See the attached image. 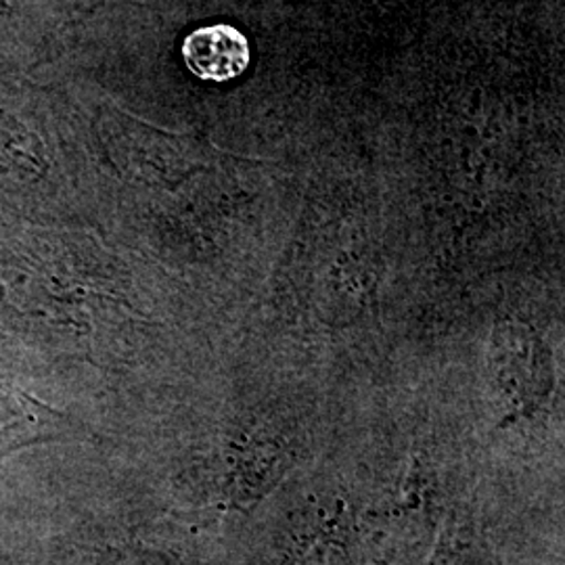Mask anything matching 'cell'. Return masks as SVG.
Wrapping results in <instances>:
<instances>
[{"instance_id": "6da1fadb", "label": "cell", "mask_w": 565, "mask_h": 565, "mask_svg": "<svg viewBox=\"0 0 565 565\" xmlns=\"http://www.w3.org/2000/svg\"><path fill=\"white\" fill-rule=\"evenodd\" d=\"M182 60L189 72L200 81L231 82L245 74L252 61V51L239 28L212 23L193 30L184 39Z\"/></svg>"}]
</instances>
